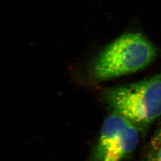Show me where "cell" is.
I'll use <instances>...</instances> for the list:
<instances>
[{
    "label": "cell",
    "mask_w": 161,
    "mask_h": 161,
    "mask_svg": "<svg viewBox=\"0 0 161 161\" xmlns=\"http://www.w3.org/2000/svg\"><path fill=\"white\" fill-rule=\"evenodd\" d=\"M158 48L142 34L129 32L110 43L94 59L93 78L107 80L142 70L158 55Z\"/></svg>",
    "instance_id": "obj_1"
},
{
    "label": "cell",
    "mask_w": 161,
    "mask_h": 161,
    "mask_svg": "<svg viewBox=\"0 0 161 161\" xmlns=\"http://www.w3.org/2000/svg\"><path fill=\"white\" fill-rule=\"evenodd\" d=\"M147 161H161V144L157 149L152 151Z\"/></svg>",
    "instance_id": "obj_5"
},
{
    "label": "cell",
    "mask_w": 161,
    "mask_h": 161,
    "mask_svg": "<svg viewBox=\"0 0 161 161\" xmlns=\"http://www.w3.org/2000/svg\"><path fill=\"white\" fill-rule=\"evenodd\" d=\"M138 128L125 117L112 113L104 121L89 161H122L135 149Z\"/></svg>",
    "instance_id": "obj_3"
},
{
    "label": "cell",
    "mask_w": 161,
    "mask_h": 161,
    "mask_svg": "<svg viewBox=\"0 0 161 161\" xmlns=\"http://www.w3.org/2000/svg\"><path fill=\"white\" fill-rule=\"evenodd\" d=\"M104 96L112 113L125 117L139 131L145 130L161 116V73L109 89Z\"/></svg>",
    "instance_id": "obj_2"
},
{
    "label": "cell",
    "mask_w": 161,
    "mask_h": 161,
    "mask_svg": "<svg viewBox=\"0 0 161 161\" xmlns=\"http://www.w3.org/2000/svg\"><path fill=\"white\" fill-rule=\"evenodd\" d=\"M161 144V124L158 129L155 132L152 137L151 145L152 147V151L157 149Z\"/></svg>",
    "instance_id": "obj_4"
}]
</instances>
